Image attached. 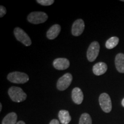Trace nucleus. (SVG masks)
Masks as SVG:
<instances>
[{"label": "nucleus", "mask_w": 124, "mask_h": 124, "mask_svg": "<svg viewBox=\"0 0 124 124\" xmlns=\"http://www.w3.org/2000/svg\"><path fill=\"white\" fill-rule=\"evenodd\" d=\"M79 124H92V120L88 113H83L80 116Z\"/></svg>", "instance_id": "f3484780"}, {"label": "nucleus", "mask_w": 124, "mask_h": 124, "mask_svg": "<svg viewBox=\"0 0 124 124\" xmlns=\"http://www.w3.org/2000/svg\"><path fill=\"white\" fill-rule=\"evenodd\" d=\"M2 104H1H1H0V111L2 110Z\"/></svg>", "instance_id": "5701e85b"}, {"label": "nucleus", "mask_w": 124, "mask_h": 124, "mask_svg": "<svg viewBox=\"0 0 124 124\" xmlns=\"http://www.w3.org/2000/svg\"><path fill=\"white\" fill-rule=\"evenodd\" d=\"M119 43V39L117 37H111L107 40L105 46L108 49H113L117 46Z\"/></svg>", "instance_id": "dca6fc26"}, {"label": "nucleus", "mask_w": 124, "mask_h": 124, "mask_svg": "<svg viewBox=\"0 0 124 124\" xmlns=\"http://www.w3.org/2000/svg\"><path fill=\"white\" fill-rule=\"evenodd\" d=\"M8 94L10 99L15 102H23L27 98V94L21 88L18 87L12 86L9 88Z\"/></svg>", "instance_id": "f257e3e1"}, {"label": "nucleus", "mask_w": 124, "mask_h": 124, "mask_svg": "<svg viewBox=\"0 0 124 124\" xmlns=\"http://www.w3.org/2000/svg\"><path fill=\"white\" fill-rule=\"evenodd\" d=\"M61 27L59 24H55L52 25L46 32V37L49 40L55 39L59 35Z\"/></svg>", "instance_id": "9b49d317"}, {"label": "nucleus", "mask_w": 124, "mask_h": 124, "mask_svg": "<svg viewBox=\"0 0 124 124\" xmlns=\"http://www.w3.org/2000/svg\"><path fill=\"white\" fill-rule=\"evenodd\" d=\"M14 35L18 41L22 43L25 46H30L32 44V41L29 36L20 28H16L14 30Z\"/></svg>", "instance_id": "39448f33"}, {"label": "nucleus", "mask_w": 124, "mask_h": 124, "mask_svg": "<svg viewBox=\"0 0 124 124\" xmlns=\"http://www.w3.org/2000/svg\"><path fill=\"white\" fill-rule=\"evenodd\" d=\"M53 66L58 70H64L70 66V61L66 58L56 59L53 62Z\"/></svg>", "instance_id": "1a4fd4ad"}, {"label": "nucleus", "mask_w": 124, "mask_h": 124, "mask_svg": "<svg viewBox=\"0 0 124 124\" xmlns=\"http://www.w3.org/2000/svg\"><path fill=\"white\" fill-rule=\"evenodd\" d=\"M122 106L124 108V98L122 101Z\"/></svg>", "instance_id": "4be33fe9"}, {"label": "nucleus", "mask_w": 124, "mask_h": 124, "mask_svg": "<svg viewBox=\"0 0 124 124\" xmlns=\"http://www.w3.org/2000/svg\"><path fill=\"white\" fill-rule=\"evenodd\" d=\"M99 102L102 110L105 113H110L112 109V103L110 96L107 93H102L99 97Z\"/></svg>", "instance_id": "20e7f679"}, {"label": "nucleus", "mask_w": 124, "mask_h": 124, "mask_svg": "<svg viewBox=\"0 0 124 124\" xmlns=\"http://www.w3.org/2000/svg\"><path fill=\"white\" fill-rule=\"evenodd\" d=\"M108 70V66L106 63L103 62H98L93 66V73L97 76H100L104 74Z\"/></svg>", "instance_id": "f8f14e48"}, {"label": "nucleus", "mask_w": 124, "mask_h": 124, "mask_svg": "<svg viewBox=\"0 0 124 124\" xmlns=\"http://www.w3.org/2000/svg\"><path fill=\"white\" fill-rule=\"evenodd\" d=\"M7 79L10 82L17 84H24L28 82L29 76L24 72L15 71L9 73L7 76Z\"/></svg>", "instance_id": "f03ea898"}, {"label": "nucleus", "mask_w": 124, "mask_h": 124, "mask_svg": "<svg viewBox=\"0 0 124 124\" xmlns=\"http://www.w3.org/2000/svg\"><path fill=\"white\" fill-rule=\"evenodd\" d=\"M7 13V9L4 6L1 5L0 7V17H2Z\"/></svg>", "instance_id": "6ab92c4d"}, {"label": "nucleus", "mask_w": 124, "mask_h": 124, "mask_svg": "<svg viewBox=\"0 0 124 124\" xmlns=\"http://www.w3.org/2000/svg\"><path fill=\"white\" fill-rule=\"evenodd\" d=\"M16 124H25V123L24 121H20L17 122Z\"/></svg>", "instance_id": "412c9836"}, {"label": "nucleus", "mask_w": 124, "mask_h": 124, "mask_svg": "<svg viewBox=\"0 0 124 124\" xmlns=\"http://www.w3.org/2000/svg\"><path fill=\"white\" fill-rule=\"evenodd\" d=\"M72 80V76L71 74L66 73L60 77L57 82L56 87L60 91H64L70 86Z\"/></svg>", "instance_id": "0eeeda50"}, {"label": "nucleus", "mask_w": 124, "mask_h": 124, "mask_svg": "<svg viewBox=\"0 0 124 124\" xmlns=\"http://www.w3.org/2000/svg\"><path fill=\"white\" fill-rule=\"evenodd\" d=\"M122 1H123V2H124V0H122Z\"/></svg>", "instance_id": "b1692460"}, {"label": "nucleus", "mask_w": 124, "mask_h": 124, "mask_svg": "<svg viewBox=\"0 0 124 124\" xmlns=\"http://www.w3.org/2000/svg\"><path fill=\"white\" fill-rule=\"evenodd\" d=\"M60 122L62 124H69L71 121V117L69 111L66 110H61L58 114Z\"/></svg>", "instance_id": "4468645a"}, {"label": "nucleus", "mask_w": 124, "mask_h": 124, "mask_svg": "<svg viewBox=\"0 0 124 124\" xmlns=\"http://www.w3.org/2000/svg\"><path fill=\"white\" fill-rule=\"evenodd\" d=\"M100 50V46L97 41H93L90 45L89 48L87 51V58L89 62H93L95 60Z\"/></svg>", "instance_id": "423d86ee"}, {"label": "nucleus", "mask_w": 124, "mask_h": 124, "mask_svg": "<svg viewBox=\"0 0 124 124\" xmlns=\"http://www.w3.org/2000/svg\"><path fill=\"white\" fill-rule=\"evenodd\" d=\"M72 99L74 102L77 105L81 104L83 100V93L79 87H75L72 91Z\"/></svg>", "instance_id": "9d476101"}, {"label": "nucleus", "mask_w": 124, "mask_h": 124, "mask_svg": "<svg viewBox=\"0 0 124 124\" xmlns=\"http://www.w3.org/2000/svg\"><path fill=\"white\" fill-rule=\"evenodd\" d=\"M85 23L82 19H78L74 21L72 27V34L74 36H79L85 29Z\"/></svg>", "instance_id": "6e6552de"}, {"label": "nucleus", "mask_w": 124, "mask_h": 124, "mask_svg": "<svg viewBox=\"0 0 124 124\" xmlns=\"http://www.w3.org/2000/svg\"><path fill=\"white\" fill-rule=\"evenodd\" d=\"M49 124H60V123L59 122V121L56 120V119H54V120L51 121Z\"/></svg>", "instance_id": "aec40b11"}, {"label": "nucleus", "mask_w": 124, "mask_h": 124, "mask_svg": "<svg viewBox=\"0 0 124 124\" xmlns=\"http://www.w3.org/2000/svg\"><path fill=\"white\" fill-rule=\"evenodd\" d=\"M36 2L43 6H49L54 4V0H37Z\"/></svg>", "instance_id": "a211bd4d"}, {"label": "nucleus", "mask_w": 124, "mask_h": 124, "mask_svg": "<svg viewBox=\"0 0 124 124\" xmlns=\"http://www.w3.org/2000/svg\"><path fill=\"white\" fill-rule=\"evenodd\" d=\"M116 69L120 73H124V54L120 53L117 54L115 59Z\"/></svg>", "instance_id": "ddd939ff"}, {"label": "nucleus", "mask_w": 124, "mask_h": 124, "mask_svg": "<svg viewBox=\"0 0 124 124\" xmlns=\"http://www.w3.org/2000/svg\"><path fill=\"white\" fill-rule=\"evenodd\" d=\"M17 116L16 113L12 112L8 114L2 121V124H16Z\"/></svg>", "instance_id": "2eb2a0df"}, {"label": "nucleus", "mask_w": 124, "mask_h": 124, "mask_svg": "<svg viewBox=\"0 0 124 124\" xmlns=\"http://www.w3.org/2000/svg\"><path fill=\"white\" fill-rule=\"evenodd\" d=\"M48 16L47 14L43 12H33L28 16V21L33 24H39L45 23Z\"/></svg>", "instance_id": "7ed1b4c3"}]
</instances>
